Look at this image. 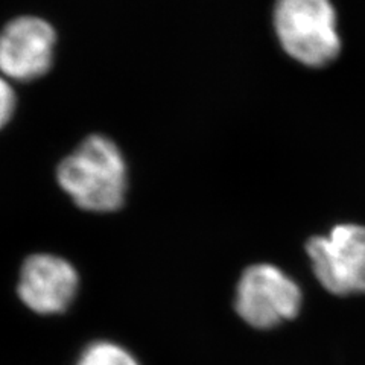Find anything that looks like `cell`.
<instances>
[{
	"label": "cell",
	"instance_id": "obj_1",
	"mask_svg": "<svg viewBox=\"0 0 365 365\" xmlns=\"http://www.w3.org/2000/svg\"><path fill=\"white\" fill-rule=\"evenodd\" d=\"M56 185L76 209L90 215L120 212L128 197V166L119 146L91 134L66 155L55 170Z\"/></svg>",
	"mask_w": 365,
	"mask_h": 365
},
{
	"label": "cell",
	"instance_id": "obj_2",
	"mask_svg": "<svg viewBox=\"0 0 365 365\" xmlns=\"http://www.w3.org/2000/svg\"><path fill=\"white\" fill-rule=\"evenodd\" d=\"M81 291V271L72 259L55 251H32L21 259L17 268L16 297L36 317L52 318L68 314Z\"/></svg>",
	"mask_w": 365,
	"mask_h": 365
},
{
	"label": "cell",
	"instance_id": "obj_3",
	"mask_svg": "<svg viewBox=\"0 0 365 365\" xmlns=\"http://www.w3.org/2000/svg\"><path fill=\"white\" fill-rule=\"evenodd\" d=\"M274 28L283 49L302 64L319 67L339 53L336 16L330 0H277Z\"/></svg>",
	"mask_w": 365,
	"mask_h": 365
},
{
	"label": "cell",
	"instance_id": "obj_4",
	"mask_svg": "<svg viewBox=\"0 0 365 365\" xmlns=\"http://www.w3.org/2000/svg\"><path fill=\"white\" fill-rule=\"evenodd\" d=\"M303 294L287 272L272 265L247 268L236 287L235 309L256 329H274L299 315Z\"/></svg>",
	"mask_w": 365,
	"mask_h": 365
},
{
	"label": "cell",
	"instance_id": "obj_5",
	"mask_svg": "<svg viewBox=\"0 0 365 365\" xmlns=\"http://www.w3.org/2000/svg\"><path fill=\"white\" fill-rule=\"evenodd\" d=\"M306 251L319 283L332 294H365V227L336 225L326 236H314Z\"/></svg>",
	"mask_w": 365,
	"mask_h": 365
},
{
	"label": "cell",
	"instance_id": "obj_6",
	"mask_svg": "<svg viewBox=\"0 0 365 365\" xmlns=\"http://www.w3.org/2000/svg\"><path fill=\"white\" fill-rule=\"evenodd\" d=\"M56 34L49 21L21 16L0 32V73L26 83L49 72L53 63Z\"/></svg>",
	"mask_w": 365,
	"mask_h": 365
},
{
	"label": "cell",
	"instance_id": "obj_7",
	"mask_svg": "<svg viewBox=\"0 0 365 365\" xmlns=\"http://www.w3.org/2000/svg\"><path fill=\"white\" fill-rule=\"evenodd\" d=\"M72 365H143L123 342L113 338H95L78 350Z\"/></svg>",
	"mask_w": 365,
	"mask_h": 365
},
{
	"label": "cell",
	"instance_id": "obj_8",
	"mask_svg": "<svg viewBox=\"0 0 365 365\" xmlns=\"http://www.w3.org/2000/svg\"><path fill=\"white\" fill-rule=\"evenodd\" d=\"M16 110V93L13 87L8 83V79L0 73V128L13 118Z\"/></svg>",
	"mask_w": 365,
	"mask_h": 365
}]
</instances>
